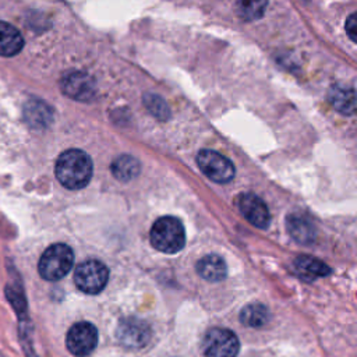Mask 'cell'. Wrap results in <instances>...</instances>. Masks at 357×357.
<instances>
[{
	"mask_svg": "<svg viewBox=\"0 0 357 357\" xmlns=\"http://www.w3.org/2000/svg\"><path fill=\"white\" fill-rule=\"evenodd\" d=\"M286 226L290 236L301 244H311L315 238V226L312 220L305 215H301V213L289 215L286 220Z\"/></svg>",
	"mask_w": 357,
	"mask_h": 357,
	"instance_id": "cell-11",
	"label": "cell"
},
{
	"mask_svg": "<svg viewBox=\"0 0 357 357\" xmlns=\"http://www.w3.org/2000/svg\"><path fill=\"white\" fill-rule=\"evenodd\" d=\"M98 344V329L93 324L81 321L74 324L66 336V346L68 351L77 357L91 354Z\"/></svg>",
	"mask_w": 357,
	"mask_h": 357,
	"instance_id": "cell-7",
	"label": "cell"
},
{
	"mask_svg": "<svg viewBox=\"0 0 357 357\" xmlns=\"http://www.w3.org/2000/svg\"><path fill=\"white\" fill-rule=\"evenodd\" d=\"M197 273L206 282H220L226 278V264L222 257L208 254L197 262Z\"/></svg>",
	"mask_w": 357,
	"mask_h": 357,
	"instance_id": "cell-12",
	"label": "cell"
},
{
	"mask_svg": "<svg viewBox=\"0 0 357 357\" xmlns=\"http://www.w3.org/2000/svg\"><path fill=\"white\" fill-rule=\"evenodd\" d=\"M329 102L337 112L343 114H353L356 110L354 89L343 85H335L329 91Z\"/></svg>",
	"mask_w": 357,
	"mask_h": 357,
	"instance_id": "cell-14",
	"label": "cell"
},
{
	"mask_svg": "<svg viewBox=\"0 0 357 357\" xmlns=\"http://www.w3.org/2000/svg\"><path fill=\"white\" fill-rule=\"evenodd\" d=\"M197 165L206 177L216 183H229L236 173L231 160L212 149L201 151L197 156Z\"/></svg>",
	"mask_w": 357,
	"mask_h": 357,
	"instance_id": "cell-6",
	"label": "cell"
},
{
	"mask_svg": "<svg viewBox=\"0 0 357 357\" xmlns=\"http://www.w3.org/2000/svg\"><path fill=\"white\" fill-rule=\"evenodd\" d=\"M237 205L243 216L255 227L266 229L271 222V215L265 202L255 194L245 192L237 199Z\"/></svg>",
	"mask_w": 357,
	"mask_h": 357,
	"instance_id": "cell-10",
	"label": "cell"
},
{
	"mask_svg": "<svg viewBox=\"0 0 357 357\" xmlns=\"http://www.w3.org/2000/svg\"><path fill=\"white\" fill-rule=\"evenodd\" d=\"M109 279L106 265L98 259H86L81 262L74 272V282L77 287L88 294L100 293Z\"/></svg>",
	"mask_w": 357,
	"mask_h": 357,
	"instance_id": "cell-5",
	"label": "cell"
},
{
	"mask_svg": "<svg viewBox=\"0 0 357 357\" xmlns=\"http://www.w3.org/2000/svg\"><path fill=\"white\" fill-rule=\"evenodd\" d=\"M60 85H61V91L67 96L81 102H89L91 99H93L96 92V85L93 78L89 74L82 71H71L66 74Z\"/></svg>",
	"mask_w": 357,
	"mask_h": 357,
	"instance_id": "cell-9",
	"label": "cell"
},
{
	"mask_svg": "<svg viewBox=\"0 0 357 357\" xmlns=\"http://www.w3.org/2000/svg\"><path fill=\"white\" fill-rule=\"evenodd\" d=\"M93 172L92 159L86 152L81 149H67L64 151L56 162L54 173L61 185L68 190L84 188Z\"/></svg>",
	"mask_w": 357,
	"mask_h": 357,
	"instance_id": "cell-1",
	"label": "cell"
},
{
	"mask_svg": "<svg viewBox=\"0 0 357 357\" xmlns=\"http://www.w3.org/2000/svg\"><path fill=\"white\" fill-rule=\"evenodd\" d=\"M346 31L353 42H357V14L353 13L346 20Z\"/></svg>",
	"mask_w": 357,
	"mask_h": 357,
	"instance_id": "cell-20",
	"label": "cell"
},
{
	"mask_svg": "<svg viewBox=\"0 0 357 357\" xmlns=\"http://www.w3.org/2000/svg\"><path fill=\"white\" fill-rule=\"evenodd\" d=\"M268 6L266 1H248V3H238L237 11L245 20H257L264 14L265 7Z\"/></svg>",
	"mask_w": 357,
	"mask_h": 357,
	"instance_id": "cell-19",
	"label": "cell"
},
{
	"mask_svg": "<svg viewBox=\"0 0 357 357\" xmlns=\"http://www.w3.org/2000/svg\"><path fill=\"white\" fill-rule=\"evenodd\" d=\"M144 103L149 109V112L156 116L160 120H165L169 117V106L165 103V100L156 95L148 93L144 96Z\"/></svg>",
	"mask_w": 357,
	"mask_h": 357,
	"instance_id": "cell-18",
	"label": "cell"
},
{
	"mask_svg": "<svg viewBox=\"0 0 357 357\" xmlns=\"http://www.w3.org/2000/svg\"><path fill=\"white\" fill-rule=\"evenodd\" d=\"M296 269L300 272V275L303 278H308V279H315V278H322V276H328L331 273V268L321 262L319 259L307 257V255H301L294 261Z\"/></svg>",
	"mask_w": 357,
	"mask_h": 357,
	"instance_id": "cell-17",
	"label": "cell"
},
{
	"mask_svg": "<svg viewBox=\"0 0 357 357\" xmlns=\"http://www.w3.org/2000/svg\"><path fill=\"white\" fill-rule=\"evenodd\" d=\"M201 350L205 357H236L240 342L230 329L212 328L204 335Z\"/></svg>",
	"mask_w": 357,
	"mask_h": 357,
	"instance_id": "cell-4",
	"label": "cell"
},
{
	"mask_svg": "<svg viewBox=\"0 0 357 357\" xmlns=\"http://www.w3.org/2000/svg\"><path fill=\"white\" fill-rule=\"evenodd\" d=\"M240 321L250 328H261L269 321V310L261 303H251L240 312Z\"/></svg>",
	"mask_w": 357,
	"mask_h": 357,
	"instance_id": "cell-16",
	"label": "cell"
},
{
	"mask_svg": "<svg viewBox=\"0 0 357 357\" xmlns=\"http://www.w3.org/2000/svg\"><path fill=\"white\" fill-rule=\"evenodd\" d=\"M151 328L149 325L138 318H123L120 319L116 336L119 342L128 349H142L151 340Z\"/></svg>",
	"mask_w": 357,
	"mask_h": 357,
	"instance_id": "cell-8",
	"label": "cell"
},
{
	"mask_svg": "<svg viewBox=\"0 0 357 357\" xmlns=\"http://www.w3.org/2000/svg\"><path fill=\"white\" fill-rule=\"evenodd\" d=\"M113 176L120 181H130L135 178L141 172V165L138 159L131 155H121L116 158L110 166Z\"/></svg>",
	"mask_w": 357,
	"mask_h": 357,
	"instance_id": "cell-15",
	"label": "cell"
},
{
	"mask_svg": "<svg viewBox=\"0 0 357 357\" xmlns=\"http://www.w3.org/2000/svg\"><path fill=\"white\" fill-rule=\"evenodd\" d=\"M24 38L20 31L8 22L0 21V56L11 57L21 52Z\"/></svg>",
	"mask_w": 357,
	"mask_h": 357,
	"instance_id": "cell-13",
	"label": "cell"
},
{
	"mask_svg": "<svg viewBox=\"0 0 357 357\" xmlns=\"http://www.w3.org/2000/svg\"><path fill=\"white\" fill-rule=\"evenodd\" d=\"M74 264V252L70 245L57 243L45 250L42 254L38 271L39 275L49 282H56L63 279Z\"/></svg>",
	"mask_w": 357,
	"mask_h": 357,
	"instance_id": "cell-3",
	"label": "cell"
},
{
	"mask_svg": "<svg viewBox=\"0 0 357 357\" xmlns=\"http://www.w3.org/2000/svg\"><path fill=\"white\" fill-rule=\"evenodd\" d=\"M149 240L158 251L176 254L185 244L184 226L174 216H162L152 225Z\"/></svg>",
	"mask_w": 357,
	"mask_h": 357,
	"instance_id": "cell-2",
	"label": "cell"
}]
</instances>
